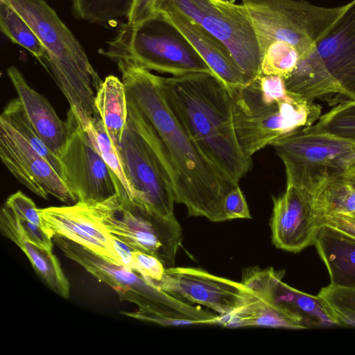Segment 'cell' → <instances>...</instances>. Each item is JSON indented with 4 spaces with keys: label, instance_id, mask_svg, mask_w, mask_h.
Here are the masks:
<instances>
[{
    "label": "cell",
    "instance_id": "1",
    "mask_svg": "<svg viewBox=\"0 0 355 355\" xmlns=\"http://www.w3.org/2000/svg\"><path fill=\"white\" fill-rule=\"evenodd\" d=\"M117 67L127 98L149 123L175 202L186 207L189 216L225 221L223 200L237 184L207 158L180 123L164 98L158 76L137 67Z\"/></svg>",
    "mask_w": 355,
    "mask_h": 355
},
{
    "label": "cell",
    "instance_id": "2",
    "mask_svg": "<svg viewBox=\"0 0 355 355\" xmlns=\"http://www.w3.org/2000/svg\"><path fill=\"white\" fill-rule=\"evenodd\" d=\"M159 83L171 110L200 149L239 184L252 159L244 155L236 138L227 86L209 72L159 76Z\"/></svg>",
    "mask_w": 355,
    "mask_h": 355
},
{
    "label": "cell",
    "instance_id": "3",
    "mask_svg": "<svg viewBox=\"0 0 355 355\" xmlns=\"http://www.w3.org/2000/svg\"><path fill=\"white\" fill-rule=\"evenodd\" d=\"M28 24L44 49V68L86 129L98 114L96 94L103 82L71 30L46 0H4Z\"/></svg>",
    "mask_w": 355,
    "mask_h": 355
},
{
    "label": "cell",
    "instance_id": "4",
    "mask_svg": "<svg viewBox=\"0 0 355 355\" xmlns=\"http://www.w3.org/2000/svg\"><path fill=\"white\" fill-rule=\"evenodd\" d=\"M228 89L236 138L251 159L275 139L314 124L322 115L319 104L290 92L279 76L260 75Z\"/></svg>",
    "mask_w": 355,
    "mask_h": 355
},
{
    "label": "cell",
    "instance_id": "5",
    "mask_svg": "<svg viewBox=\"0 0 355 355\" xmlns=\"http://www.w3.org/2000/svg\"><path fill=\"white\" fill-rule=\"evenodd\" d=\"M52 240L66 257L112 287L121 300L138 306L137 312H123L126 315L164 326L211 324L216 320L215 313L187 304L137 272L114 263L83 245L59 234Z\"/></svg>",
    "mask_w": 355,
    "mask_h": 355
},
{
    "label": "cell",
    "instance_id": "6",
    "mask_svg": "<svg viewBox=\"0 0 355 355\" xmlns=\"http://www.w3.org/2000/svg\"><path fill=\"white\" fill-rule=\"evenodd\" d=\"M107 43V47L102 53L117 65L126 64L173 76L213 73L164 12H156L139 22L121 24L116 36Z\"/></svg>",
    "mask_w": 355,
    "mask_h": 355
},
{
    "label": "cell",
    "instance_id": "7",
    "mask_svg": "<svg viewBox=\"0 0 355 355\" xmlns=\"http://www.w3.org/2000/svg\"><path fill=\"white\" fill-rule=\"evenodd\" d=\"M128 119L118 146L132 203L153 215L173 217L172 183L152 137L148 122L127 98Z\"/></svg>",
    "mask_w": 355,
    "mask_h": 355
},
{
    "label": "cell",
    "instance_id": "8",
    "mask_svg": "<svg viewBox=\"0 0 355 355\" xmlns=\"http://www.w3.org/2000/svg\"><path fill=\"white\" fill-rule=\"evenodd\" d=\"M251 19L261 54L275 41L288 42L307 53L344 11L346 4L324 7L305 0H242Z\"/></svg>",
    "mask_w": 355,
    "mask_h": 355
},
{
    "label": "cell",
    "instance_id": "9",
    "mask_svg": "<svg viewBox=\"0 0 355 355\" xmlns=\"http://www.w3.org/2000/svg\"><path fill=\"white\" fill-rule=\"evenodd\" d=\"M285 167L286 183L306 193L324 179L343 174L355 158V142L313 124L284 135L269 145Z\"/></svg>",
    "mask_w": 355,
    "mask_h": 355
},
{
    "label": "cell",
    "instance_id": "10",
    "mask_svg": "<svg viewBox=\"0 0 355 355\" xmlns=\"http://www.w3.org/2000/svg\"><path fill=\"white\" fill-rule=\"evenodd\" d=\"M156 12H178L201 26L229 49L246 83L261 74V54L245 7L230 0H156Z\"/></svg>",
    "mask_w": 355,
    "mask_h": 355
},
{
    "label": "cell",
    "instance_id": "11",
    "mask_svg": "<svg viewBox=\"0 0 355 355\" xmlns=\"http://www.w3.org/2000/svg\"><path fill=\"white\" fill-rule=\"evenodd\" d=\"M85 203L114 239L157 257L165 268L175 266L182 241V230L175 216L153 215L121 200L117 193L101 202Z\"/></svg>",
    "mask_w": 355,
    "mask_h": 355
},
{
    "label": "cell",
    "instance_id": "12",
    "mask_svg": "<svg viewBox=\"0 0 355 355\" xmlns=\"http://www.w3.org/2000/svg\"><path fill=\"white\" fill-rule=\"evenodd\" d=\"M317 50L322 73L307 101H323L332 106L355 101V0L346 4L318 41Z\"/></svg>",
    "mask_w": 355,
    "mask_h": 355
},
{
    "label": "cell",
    "instance_id": "13",
    "mask_svg": "<svg viewBox=\"0 0 355 355\" xmlns=\"http://www.w3.org/2000/svg\"><path fill=\"white\" fill-rule=\"evenodd\" d=\"M60 154L64 178L77 202H101L116 193L113 175L69 108Z\"/></svg>",
    "mask_w": 355,
    "mask_h": 355
},
{
    "label": "cell",
    "instance_id": "14",
    "mask_svg": "<svg viewBox=\"0 0 355 355\" xmlns=\"http://www.w3.org/2000/svg\"><path fill=\"white\" fill-rule=\"evenodd\" d=\"M0 158L12 175L37 196L48 199L51 195L67 205L77 202L51 164L1 116Z\"/></svg>",
    "mask_w": 355,
    "mask_h": 355
},
{
    "label": "cell",
    "instance_id": "15",
    "mask_svg": "<svg viewBox=\"0 0 355 355\" xmlns=\"http://www.w3.org/2000/svg\"><path fill=\"white\" fill-rule=\"evenodd\" d=\"M150 282L179 299L205 306L221 316L244 306L252 294L241 282L192 267L166 268L160 280Z\"/></svg>",
    "mask_w": 355,
    "mask_h": 355
},
{
    "label": "cell",
    "instance_id": "16",
    "mask_svg": "<svg viewBox=\"0 0 355 355\" xmlns=\"http://www.w3.org/2000/svg\"><path fill=\"white\" fill-rule=\"evenodd\" d=\"M272 202L270 225L274 245L296 253L314 244L322 225L308 193L286 183L284 193Z\"/></svg>",
    "mask_w": 355,
    "mask_h": 355
},
{
    "label": "cell",
    "instance_id": "17",
    "mask_svg": "<svg viewBox=\"0 0 355 355\" xmlns=\"http://www.w3.org/2000/svg\"><path fill=\"white\" fill-rule=\"evenodd\" d=\"M44 229L51 236H63L90 249L103 258L121 265L114 238L89 211L86 204L39 209Z\"/></svg>",
    "mask_w": 355,
    "mask_h": 355
},
{
    "label": "cell",
    "instance_id": "18",
    "mask_svg": "<svg viewBox=\"0 0 355 355\" xmlns=\"http://www.w3.org/2000/svg\"><path fill=\"white\" fill-rule=\"evenodd\" d=\"M7 75L37 135L59 157L67 135L66 121L59 118L46 97L29 85L18 68L14 65L9 67Z\"/></svg>",
    "mask_w": 355,
    "mask_h": 355
},
{
    "label": "cell",
    "instance_id": "19",
    "mask_svg": "<svg viewBox=\"0 0 355 355\" xmlns=\"http://www.w3.org/2000/svg\"><path fill=\"white\" fill-rule=\"evenodd\" d=\"M166 14L187 38L213 73L220 78L227 87L246 83L245 77L231 53L221 41L182 14Z\"/></svg>",
    "mask_w": 355,
    "mask_h": 355
},
{
    "label": "cell",
    "instance_id": "20",
    "mask_svg": "<svg viewBox=\"0 0 355 355\" xmlns=\"http://www.w3.org/2000/svg\"><path fill=\"white\" fill-rule=\"evenodd\" d=\"M1 234L25 253L35 273L52 291L63 298L69 297L70 285L59 260L51 250L42 248L24 236L12 210L5 204L0 211Z\"/></svg>",
    "mask_w": 355,
    "mask_h": 355
},
{
    "label": "cell",
    "instance_id": "21",
    "mask_svg": "<svg viewBox=\"0 0 355 355\" xmlns=\"http://www.w3.org/2000/svg\"><path fill=\"white\" fill-rule=\"evenodd\" d=\"M314 245L328 270L331 284L355 288V238L323 225Z\"/></svg>",
    "mask_w": 355,
    "mask_h": 355
},
{
    "label": "cell",
    "instance_id": "22",
    "mask_svg": "<svg viewBox=\"0 0 355 355\" xmlns=\"http://www.w3.org/2000/svg\"><path fill=\"white\" fill-rule=\"evenodd\" d=\"M220 316V324L229 327L306 329L299 318L277 303L274 297L253 293L244 306L230 315Z\"/></svg>",
    "mask_w": 355,
    "mask_h": 355
},
{
    "label": "cell",
    "instance_id": "23",
    "mask_svg": "<svg viewBox=\"0 0 355 355\" xmlns=\"http://www.w3.org/2000/svg\"><path fill=\"white\" fill-rule=\"evenodd\" d=\"M94 105L107 134L118 148L128 119L127 94L123 81L112 75L105 77L96 94Z\"/></svg>",
    "mask_w": 355,
    "mask_h": 355
},
{
    "label": "cell",
    "instance_id": "24",
    "mask_svg": "<svg viewBox=\"0 0 355 355\" xmlns=\"http://www.w3.org/2000/svg\"><path fill=\"white\" fill-rule=\"evenodd\" d=\"M274 299L299 318L306 328L338 326V323L324 301L297 290L280 279L274 289Z\"/></svg>",
    "mask_w": 355,
    "mask_h": 355
},
{
    "label": "cell",
    "instance_id": "25",
    "mask_svg": "<svg viewBox=\"0 0 355 355\" xmlns=\"http://www.w3.org/2000/svg\"><path fill=\"white\" fill-rule=\"evenodd\" d=\"M308 195L320 225L321 220L327 216L355 213V188L346 180L344 174L324 179Z\"/></svg>",
    "mask_w": 355,
    "mask_h": 355
},
{
    "label": "cell",
    "instance_id": "26",
    "mask_svg": "<svg viewBox=\"0 0 355 355\" xmlns=\"http://www.w3.org/2000/svg\"><path fill=\"white\" fill-rule=\"evenodd\" d=\"M319 58L318 52L307 53L288 42L275 41L261 55L260 75L279 76L286 80L299 63H313Z\"/></svg>",
    "mask_w": 355,
    "mask_h": 355
},
{
    "label": "cell",
    "instance_id": "27",
    "mask_svg": "<svg viewBox=\"0 0 355 355\" xmlns=\"http://www.w3.org/2000/svg\"><path fill=\"white\" fill-rule=\"evenodd\" d=\"M85 130L92 144L113 175L116 193L122 200L132 202L130 185L123 171L117 147L107 134L98 114L94 116Z\"/></svg>",
    "mask_w": 355,
    "mask_h": 355
},
{
    "label": "cell",
    "instance_id": "28",
    "mask_svg": "<svg viewBox=\"0 0 355 355\" xmlns=\"http://www.w3.org/2000/svg\"><path fill=\"white\" fill-rule=\"evenodd\" d=\"M0 30L10 41L28 50L44 67L46 54L40 40L21 17L0 0Z\"/></svg>",
    "mask_w": 355,
    "mask_h": 355
},
{
    "label": "cell",
    "instance_id": "29",
    "mask_svg": "<svg viewBox=\"0 0 355 355\" xmlns=\"http://www.w3.org/2000/svg\"><path fill=\"white\" fill-rule=\"evenodd\" d=\"M134 0H72L74 16L81 20L101 25L129 15Z\"/></svg>",
    "mask_w": 355,
    "mask_h": 355
},
{
    "label": "cell",
    "instance_id": "30",
    "mask_svg": "<svg viewBox=\"0 0 355 355\" xmlns=\"http://www.w3.org/2000/svg\"><path fill=\"white\" fill-rule=\"evenodd\" d=\"M1 116L3 117L44 157L64 180L60 158L53 154L38 137L18 98H13L7 103Z\"/></svg>",
    "mask_w": 355,
    "mask_h": 355
},
{
    "label": "cell",
    "instance_id": "31",
    "mask_svg": "<svg viewBox=\"0 0 355 355\" xmlns=\"http://www.w3.org/2000/svg\"><path fill=\"white\" fill-rule=\"evenodd\" d=\"M316 128L355 142V101L338 103L322 114Z\"/></svg>",
    "mask_w": 355,
    "mask_h": 355
},
{
    "label": "cell",
    "instance_id": "32",
    "mask_svg": "<svg viewBox=\"0 0 355 355\" xmlns=\"http://www.w3.org/2000/svg\"><path fill=\"white\" fill-rule=\"evenodd\" d=\"M318 295L324 301L338 325L355 327V288H322Z\"/></svg>",
    "mask_w": 355,
    "mask_h": 355
},
{
    "label": "cell",
    "instance_id": "33",
    "mask_svg": "<svg viewBox=\"0 0 355 355\" xmlns=\"http://www.w3.org/2000/svg\"><path fill=\"white\" fill-rule=\"evenodd\" d=\"M5 205L10 208L19 218L26 219L44 228L39 209L34 202L24 193L19 191L10 195Z\"/></svg>",
    "mask_w": 355,
    "mask_h": 355
},
{
    "label": "cell",
    "instance_id": "34",
    "mask_svg": "<svg viewBox=\"0 0 355 355\" xmlns=\"http://www.w3.org/2000/svg\"><path fill=\"white\" fill-rule=\"evenodd\" d=\"M132 254L133 270L149 282L159 281L162 278L166 268L157 257L137 250H133Z\"/></svg>",
    "mask_w": 355,
    "mask_h": 355
},
{
    "label": "cell",
    "instance_id": "35",
    "mask_svg": "<svg viewBox=\"0 0 355 355\" xmlns=\"http://www.w3.org/2000/svg\"><path fill=\"white\" fill-rule=\"evenodd\" d=\"M223 212L225 220L251 218L248 203L239 184L226 194L223 202Z\"/></svg>",
    "mask_w": 355,
    "mask_h": 355
},
{
    "label": "cell",
    "instance_id": "36",
    "mask_svg": "<svg viewBox=\"0 0 355 355\" xmlns=\"http://www.w3.org/2000/svg\"><path fill=\"white\" fill-rule=\"evenodd\" d=\"M16 217L20 228L28 240L45 249L52 250V238L42 227L26 219L19 218L17 216Z\"/></svg>",
    "mask_w": 355,
    "mask_h": 355
},
{
    "label": "cell",
    "instance_id": "37",
    "mask_svg": "<svg viewBox=\"0 0 355 355\" xmlns=\"http://www.w3.org/2000/svg\"><path fill=\"white\" fill-rule=\"evenodd\" d=\"M321 225H328L355 238V218L347 214H332L324 217Z\"/></svg>",
    "mask_w": 355,
    "mask_h": 355
},
{
    "label": "cell",
    "instance_id": "38",
    "mask_svg": "<svg viewBox=\"0 0 355 355\" xmlns=\"http://www.w3.org/2000/svg\"><path fill=\"white\" fill-rule=\"evenodd\" d=\"M156 0H134L128 21L137 23L143 21L155 13V3Z\"/></svg>",
    "mask_w": 355,
    "mask_h": 355
},
{
    "label": "cell",
    "instance_id": "39",
    "mask_svg": "<svg viewBox=\"0 0 355 355\" xmlns=\"http://www.w3.org/2000/svg\"><path fill=\"white\" fill-rule=\"evenodd\" d=\"M116 252L121 260V265L131 270L134 269V259L131 248L123 242L114 239Z\"/></svg>",
    "mask_w": 355,
    "mask_h": 355
},
{
    "label": "cell",
    "instance_id": "40",
    "mask_svg": "<svg viewBox=\"0 0 355 355\" xmlns=\"http://www.w3.org/2000/svg\"><path fill=\"white\" fill-rule=\"evenodd\" d=\"M343 174L346 180L355 188V158L349 164Z\"/></svg>",
    "mask_w": 355,
    "mask_h": 355
},
{
    "label": "cell",
    "instance_id": "41",
    "mask_svg": "<svg viewBox=\"0 0 355 355\" xmlns=\"http://www.w3.org/2000/svg\"><path fill=\"white\" fill-rule=\"evenodd\" d=\"M347 215H348V214H347ZM349 215H350V216H353V217H354V218H355V213L352 214H349Z\"/></svg>",
    "mask_w": 355,
    "mask_h": 355
}]
</instances>
